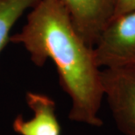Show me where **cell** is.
Here are the masks:
<instances>
[{
  "mask_svg": "<svg viewBox=\"0 0 135 135\" xmlns=\"http://www.w3.org/2000/svg\"><path fill=\"white\" fill-rule=\"evenodd\" d=\"M9 40L22 44L35 65L53 61L61 88L71 99L70 120L103 125L98 117L104 98L101 69L94 48L78 33L61 0H40L22 30Z\"/></svg>",
  "mask_w": 135,
  "mask_h": 135,
  "instance_id": "cell-1",
  "label": "cell"
},
{
  "mask_svg": "<svg viewBox=\"0 0 135 135\" xmlns=\"http://www.w3.org/2000/svg\"><path fill=\"white\" fill-rule=\"evenodd\" d=\"M99 68H135V10L110 18L94 46Z\"/></svg>",
  "mask_w": 135,
  "mask_h": 135,
  "instance_id": "cell-2",
  "label": "cell"
},
{
  "mask_svg": "<svg viewBox=\"0 0 135 135\" xmlns=\"http://www.w3.org/2000/svg\"><path fill=\"white\" fill-rule=\"evenodd\" d=\"M104 97L107 99L118 130L135 135V68L101 70Z\"/></svg>",
  "mask_w": 135,
  "mask_h": 135,
  "instance_id": "cell-3",
  "label": "cell"
},
{
  "mask_svg": "<svg viewBox=\"0 0 135 135\" xmlns=\"http://www.w3.org/2000/svg\"><path fill=\"white\" fill-rule=\"evenodd\" d=\"M78 33L94 47L99 36L112 18L113 0H61Z\"/></svg>",
  "mask_w": 135,
  "mask_h": 135,
  "instance_id": "cell-4",
  "label": "cell"
},
{
  "mask_svg": "<svg viewBox=\"0 0 135 135\" xmlns=\"http://www.w3.org/2000/svg\"><path fill=\"white\" fill-rule=\"evenodd\" d=\"M26 103L33 112L29 120L18 115L13 122V130L20 135H60L61 127L55 113V103L43 94L27 92Z\"/></svg>",
  "mask_w": 135,
  "mask_h": 135,
  "instance_id": "cell-5",
  "label": "cell"
},
{
  "mask_svg": "<svg viewBox=\"0 0 135 135\" xmlns=\"http://www.w3.org/2000/svg\"><path fill=\"white\" fill-rule=\"evenodd\" d=\"M40 0H0V53L10 41V33L23 13Z\"/></svg>",
  "mask_w": 135,
  "mask_h": 135,
  "instance_id": "cell-6",
  "label": "cell"
},
{
  "mask_svg": "<svg viewBox=\"0 0 135 135\" xmlns=\"http://www.w3.org/2000/svg\"><path fill=\"white\" fill-rule=\"evenodd\" d=\"M114 2V12L113 16L135 10V0H113Z\"/></svg>",
  "mask_w": 135,
  "mask_h": 135,
  "instance_id": "cell-7",
  "label": "cell"
}]
</instances>
